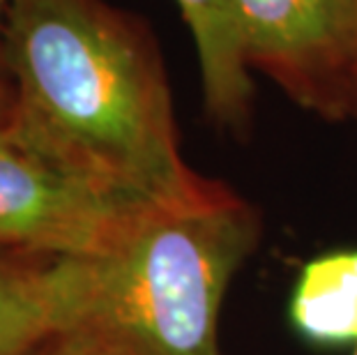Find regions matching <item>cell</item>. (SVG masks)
Wrapping results in <instances>:
<instances>
[{"label": "cell", "mask_w": 357, "mask_h": 355, "mask_svg": "<svg viewBox=\"0 0 357 355\" xmlns=\"http://www.w3.org/2000/svg\"><path fill=\"white\" fill-rule=\"evenodd\" d=\"M10 130L49 160L146 208H189L231 185L185 160L162 51L109 0H7Z\"/></svg>", "instance_id": "6da1fadb"}, {"label": "cell", "mask_w": 357, "mask_h": 355, "mask_svg": "<svg viewBox=\"0 0 357 355\" xmlns=\"http://www.w3.org/2000/svg\"><path fill=\"white\" fill-rule=\"evenodd\" d=\"M261 236V213L233 187L201 206L150 210L93 259L72 330L100 355H224V302Z\"/></svg>", "instance_id": "7a4b0ae2"}, {"label": "cell", "mask_w": 357, "mask_h": 355, "mask_svg": "<svg viewBox=\"0 0 357 355\" xmlns=\"http://www.w3.org/2000/svg\"><path fill=\"white\" fill-rule=\"evenodd\" d=\"M252 72L328 123H357V0H233Z\"/></svg>", "instance_id": "3957f363"}, {"label": "cell", "mask_w": 357, "mask_h": 355, "mask_svg": "<svg viewBox=\"0 0 357 355\" xmlns=\"http://www.w3.org/2000/svg\"><path fill=\"white\" fill-rule=\"evenodd\" d=\"M150 210L74 176L0 130V252L100 259Z\"/></svg>", "instance_id": "277c9868"}, {"label": "cell", "mask_w": 357, "mask_h": 355, "mask_svg": "<svg viewBox=\"0 0 357 355\" xmlns=\"http://www.w3.org/2000/svg\"><path fill=\"white\" fill-rule=\"evenodd\" d=\"M93 277V259L0 254V355H24L77 326Z\"/></svg>", "instance_id": "5b68a950"}, {"label": "cell", "mask_w": 357, "mask_h": 355, "mask_svg": "<svg viewBox=\"0 0 357 355\" xmlns=\"http://www.w3.org/2000/svg\"><path fill=\"white\" fill-rule=\"evenodd\" d=\"M201 67L203 109L212 125L245 134L254 118L256 83L249 70L233 0H176Z\"/></svg>", "instance_id": "8992f818"}, {"label": "cell", "mask_w": 357, "mask_h": 355, "mask_svg": "<svg viewBox=\"0 0 357 355\" xmlns=\"http://www.w3.org/2000/svg\"><path fill=\"white\" fill-rule=\"evenodd\" d=\"M293 330L316 346L357 349V249H332L302 266L288 298Z\"/></svg>", "instance_id": "52a82bcc"}, {"label": "cell", "mask_w": 357, "mask_h": 355, "mask_svg": "<svg viewBox=\"0 0 357 355\" xmlns=\"http://www.w3.org/2000/svg\"><path fill=\"white\" fill-rule=\"evenodd\" d=\"M24 355H100V353H97L79 332H74L70 328V330L51 335L49 339H44V342L26 351Z\"/></svg>", "instance_id": "ba28073f"}, {"label": "cell", "mask_w": 357, "mask_h": 355, "mask_svg": "<svg viewBox=\"0 0 357 355\" xmlns=\"http://www.w3.org/2000/svg\"><path fill=\"white\" fill-rule=\"evenodd\" d=\"M14 116V88L5 74H0V130L12 123Z\"/></svg>", "instance_id": "9c48e42d"}, {"label": "cell", "mask_w": 357, "mask_h": 355, "mask_svg": "<svg viewBox=\"0 0 357 355\" xmlns=\"http://www.w3.org/2000/svg\"><path fill=\"white\" fill-rule=\"evenodd\" d=\"M5 5L7 0H0V33H3V14H5ZM0 74H5V65H3V37H0ZM7 77V74H5Z\"/></svg>", "instance_id": "30bf717a"}, {"label": "cell", "mask_w": 357, "mask_h": 355, "mask_svg": "<svg viewBox=\"0 0 357 355\" xmlns=\"http://www.w3.org/2000/svg\"><path fill=\"white\" fill-rule=\"evenodd\" d=\"M353 355H357V349H355V353H353Z\"/></svg>", "instance_id": "8fae6325"}, {"label": "cell", "mask_w": 357, "mask_h": 355, "mask_svg": "<svg viewBox=\"0 0 357 355\" xmlns=\"http://www.w3.org/2000/svg\"><path fill=\"white\" fill-rule=\"evenodd\" d=\"M0 254H3V252H0Z\"/></svg>", "instance_id": "7c38bea8"}]
</instances>
